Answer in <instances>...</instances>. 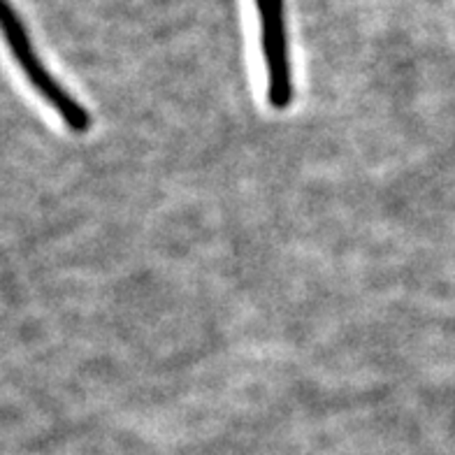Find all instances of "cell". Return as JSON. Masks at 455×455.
<instances>
[{
  "label": "cell",
  "instance_id": "6da1fadb",
  "mask_svg": "<svg viewBox=\"0 0 455 455\" xmlns=\"http://www.w3.org/2000/svg\"><path fill=\"white\" fill-rule=\"evenodd\" d=\"M3 33H5L7 47L12 52L14 60L19 63V68L24 70L28 84L33 86L37 96L47 102L49 108L59 114V119L66 124V128L75 135H84L91 131V114L86 112V108L75 96H70L66 91V86L60 84L59 79L49 72V68L44 66L40 54L36 52L33 43H30L28 30L24 26V19L19 17L17 10L12 7L10 0H3Z\"/></svg>",
  "mask_w": 455,
  "mask_h": 455
},
{
  "label": "cell",
  "instance_id": "7a4b0ae2",
  "mask_svg": "<svg viewBox=\"0 0 455 455\" xmlns=\"http://www.w3.org/2000/svg\"><path fill=\"white\" fill-rule=\"evenodd\" d=\"M260 26L265 70H267V102L283 112L293 102V75L288 56L286 3L283 0H253Z\"/></svg>",
  "mask_w": 455,
  "mask_h": 455
}]
</instances>
